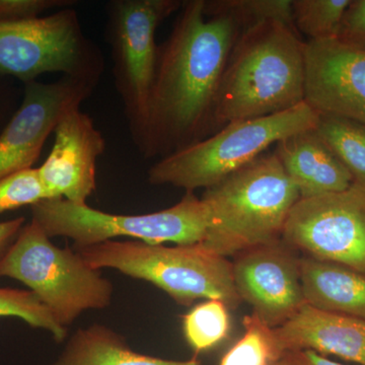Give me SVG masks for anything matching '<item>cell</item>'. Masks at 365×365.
Wrapping results in <instances>:
<instances>
[{
    "label": "cell",
    "mask_w": 365,
    "mask_h": 365,
    "mask_svg": "<svg viewBox=\"0 0 365 365\" xmlns=\"http://www.w3.org/2000/svg\"><path fill=\"white\" fill-rule=\"evenodd\" d=\"M158 47L148 128L140 153L165 158L213 133L216 98L242 31L230 16H207L204 0L182 1Z\"/></svg>",
    "instance_id": "6da1fadb"
},
{
    "label": "cell",
    "mask_w": 365,
    "mask_h": 365,
    "mask_svg": "<svg viewBox=\"0 0 365 365\" xmlns=\"http://www.w3.org/2000/svg\"><path fill=\"white\" fill-rule=\"evenodd\" d=\"M304 45L295 29L280 21H263L242 32L218 91L213 133L232 122L278 114L304 102Z\"/></svg>",
    "instance_id": "7a4b0ae2"
},
{
    "label": "cell",
    "mask_w": 365,
    "mask_h": 365,
    "mask_svg": "<svg viewBox=\"0 0 365 365\" xmlns=\"http://www.w3.org/2000/svg\"><path fill=\"white\" fill-rule=\"evenodd\" d=\"M299 198L275 153L261 155L205 190L210 225L201 245L227 258L279 241Z\"/></svg>",
    "instance_id": "3957f363"
},
{
    "label": "cell",
    "mask_w": 365,
    "mask_h": 365,
    "mask_svg": "<svg viewBox=\"0 0 365 365\" xmlns=\"http://www.w3.org/2000/svg\"><path fill=\"white\" fill-rule=\"evenodd\" d=\"M76 252L91 268H111L150 282L177 304L218 299L235 309L242 300L232 278V263L202 245H151L136 241H107Z\"/></svg>",
    "instance_id": "277c9868"
},
{
    "label": "cell",
    "mask_w": 365,
    "mask_h": 365,
    "mask_svg": "<svg viewBox=\"0 0 365 365\" xmlns=\"http://www.w3.org/2000/svg\"><path fill=\"white\" fill-rule=\"evenodd\" d=\"M319 114L302 102L292 109L232 122L202 140L160 158L148 170L153 185L194 192L209 189L263 155L273 144L314 130Z\"/></svg>",
    "instance_id": "5b68a950"
},
{
    "label": "cell",
    "mask_w": 365,
    "mask_h": 365,
    "mask_svg": "<svg viewBox=\"0 0 365 365\" xmlns=\"http://www.w3.org/2000/svg\"><path fill=\"white\" fill-rule=\"evenodd\" d=\"M0 277L24 283L58 325L67 328L83 312L111 304L113 284L73 250L55 246L37 222L24 225L0 260Z\"/></svg>",
    "instance_id": "8992f818"
},
{
    "label": "cell",
    "mask_w": 365,
    "mask_h": 365,
    "mask_svg": "<svg viewBox=\"0 0 365 365\" xmlns=\"http://www.w3.org/2000/svg\"><path fill=\"white\" fill-rule=\"evenodd\" d=\"M32 220L50 239H71L76 249L119 237L151 245L201 244L210 225L208 209L194 192H187L172 207L135 215H113L62 198L45 199L32 206Z\"/></svg>",
    "instance_id": "52a82bcc"
},
{
    "label": "cell",
    "mask_w": 365,
    "mask_h": 365,
    "mask_svg": "<svg viewBox=\"0 0 365 365\" xmlns=\"http://www.w3.org/2000/svg\"><path fill=\"white\" fill-rule=\"evenodd\" d=\"M182 4L181 0H110L106 4L105 39L111 52L115 86L139 153L145 140L158 64L160 45L155 34Z\"/></svg>",
    "instance_id": "ba28073f"
},
{
    "label": "cell",
    "mask_w": 365,
    "mask_h": 365,
    "mask_svg": "<svg viewBox=\"0 0 365 365\" xmlns=\"http://www.w3.org/2000/svg\"><path fill=\"white\" fill-rule=\"evenodd\" d=\"M105 69L100 48L86 35L72 7L35 20L0 23V74L24 85L44 73L98 83Z\"/></svg>",
    "instance_id": "9c48e42d"
},
{
    "label": "cell",
    "mask_w": 365,
    "mask_h": 365,
    "mask_svg": "<svg viewBox=\"0 0 365 365\" xmlns=\"http://www.w3.org/2000/svg\"><path fill=\"white\" fill-rule=\"evenodd\" d=\"M282 241L306 257L365 273V187L299 198L284 225Z\"/></svg>",
    "instance_id": "30bf717a"
},
{
    "label": "cell",
    "mask_w": 365,
    "mask_h": 365,
    "mask_svg": "<svg viewBox=\"0 0 365 365\" xmlns=\"http://www.w3.org/2000/svg\"><path fill=\"white\" fill-rule=\"evenodd\" d=\"M97 85L69 76L25 83L21 106L0 134V180L33 168L60 119L81 107Z\"/></svg>",
    "instance_id": "8fae6325"
},
{
    "label": "cell",
    "mask_w": 365,
    "mask_h": 365,
    "mask_svg": "<svg viewBox=\"0 0 365 365\" xmlns=\"http://www.w3.org/2000/svg\"><path fill=\"white\" fill-rule=\"evenodd\" d=\"M232 278L242 302L265 323L277 328L307 304L300 278V258L284 242L237 255Z\"/></svg>",
    "instance_id": "7c38bea8"
},
{
    "label": "cell",
    "mask_w": 365,
    "mask_h": 365,
    "mask_svg": "<svg viewBox=\"0 0 365 365\" xmlns=\"http://www.w3.org/2000/svg\"><path fill=\"white\" fill-rule=\"evenodd\" d=\"M304 102L319 114L365 125V49L336 39L304 45Z\"/></svg>",
    "instance_id": "4fadbf2b"
},
{
    "label": "cell",
    "mask_w": 365,
    "mask_h": 365,
    "mask_svg": "<svg viewBox=\"0 0 365 365\" xmlns=\"http://www.w3.org/2000/svg\"><path fill=\"white\" fill-rule=\"evenodd\" d=\"M53 133L52 150L37 168L48 199L85 204L97 188V163L105 151L104 137L81 107L66 113Z\"/></svg>",
    "instance_id": "5bb4252c"
},
{
    "label": "cell",
    "mask_w": 365,
    "mask_h": 365,
    "mask_svg": "<svg viewBox=\"0 0 365 365\" xmlns=\"http://www.w3.org/2000/svg\"><path fill=\"white\" fill-rule=\"evenodd\" d=\"M275 329L283 351L311 350L365 365V321L306 304Z\"/></svg>",
    "instance_id": "9a60e30c"
},
{
    "label": "cell",
    "mask_w": 365,
    "mask_h": 365,
    "mask_svg": "<svg viewBox=\"0 0 365 365\" xmlns=\"http://www.w3.org/2000/svg\"><path fill=\"white\" fill-rule=\"evenodd\" d=\"M275 155L300 198L339 193L354 180L314 130L295 134L276 144Z\"/></svg>",
    "instance_id": "2e32d148"
},
{
    "label": "cell",
    "mask_w": 365,
    "mask_h": 365,
    "mask_svg": "<svg viewBox=\"0 0 365 365\" xmlns=\"http://www.w3.org/2000/svg\"><path fill=\"white\" fill-rule=\"evenodd\" d=\"M299 267L307 304L365 321V273L309 257Z\"/></svg>",
    "instance_id": "e0dca14e"
},
{
    "label": "cell",
    "mask_w": 365,
    "mask_h": 365,
    "mask_svg": "<svg viewBox=\"0 0 365 365\" xmlns=\"http://www.w3.org/2000/svg\"><path fill=\"white\" fill-rule=\"evenodd\" d=\"M54 365H204L198 359L179 361L133 351L124 338L103 325L78 329Z\"/></svg>",
    "instance_id": "ac0fdd59"
},
{
    "label": "cell",
    "mask_w": 365,
    "mask_h": 365,
    "mask_svg": "<svg viewBox=\"0 0 365 365\" xmlns=\"http://www.w3.org/2000/svg\"><path fill=\"white\" fill-rule=\"evenodd\" d=\"M314 132L351 174L355 184L365 187V125L319 114Z\"/></svg>",
    "instance_id": "d6986e66"
},
{
    "label": "cell",
    "mask_w": 365,
    "mask_h": 365,
    "mask_svg": "<svg viewBox=\"0 0 365 365\" xmlns=\"http://www.w3.org/2000/svg\"><path fill=\"white\" fill-rule=\"evenodd\" d=\"M245 334L222 357L220 365H272L283 351L275 329L255 313L242 321Z\"/></svg>",
    "instance_id": "ffe728a7"
},
{
    "label": "cell",
    "mask_w": 365,
    "mask_h": 365,
    "mask_svg": "<svg viewBox=\"0 0 365 365\" xmlns=\"http://www.w3.org/2000/svg\"><path fill=\"white\" fill-rule=\"evenodd\" d=\"M204 11L210 16H230L242 32L267 21H280L295 29L292 0H204Z\"/></svg>",
    "instance_id": "44dd1931"
},
{
    "label": "cell",
    "mask_w": 365,
    "mask_h": 365,
    "mask_svg": "<svg viewBox=\"0 0 365 365\" xmlns=\"http://www.w3.org/2000/svg\"><path fill=\"white\" fill-rule=\"evenodd\" d=\"M351 0H292L297 32L309 41L336 39Z\"/></svg>",
    "instance_id": "7402d4cb"
},
{
    "label": "cell",
    "mask_w": 365,
    "mask_h": 365,
    "mask_svg": "<svg viewBox=\"0 0 365 365\" xmlns=\"http://www.w3.org/2000/svg\"><path fill=\"white\" fill-rule=\"evenodd\" d=\"M228 309L222 300L208 299L184 317L185 337L194 351H206L227 337L230 330Z\"/></svg>",
    "instance_id": "603a6c76"
},
{
    "label": "cell",
    "mask_w": 365,
    "mask_h": 365,
    "mask_svg": "<svg viewBox=\"0 0 365 365\" xmlns=\"http://www.w3.org/2000/svg\"><path fill=\"white\" fill-rule=\"evenodd\" d=\"M0 317H16L34 328L44 329L56 342L66 339V328L57 324L49 309L31 290L0 287Z\"/></svg>",
    "instance_id": "cb8c5ba5"
},
{
    "label": "cell",
    "mask_w": 365,
    "mask_h": 365,
    "mask_svg": "<svg viewBox=\"0 0 365 365\" xmlns=\"http://www.w3.org/2000/svg\"><path fill=\"white\" fill-rule=\"evenodd\" d=\"M48 199L37 168L20 170L0 180V215L33 206Z\"/></svg>",
    "instance_id": "d4e9b609"
},
{
    "label": "cell",
    "mask_w": 365,
    "mask_h": 365,
    "mask_svg": "<svg viewBox=\"0 0 365 365\" xmlns=\"http://www.w3.org/2000/svg\"><path fill=\"white\" fill-rule=\"evenodd\" d=\"M74 0H0V23H16L42 18L46 11L76 6Z\"/></svg>",
    "instance_id": "484cf974"
},
{
    "label": "cell",
    "mask_w": 365,
    "mask_h": 365,
    "mask_svg": "<svg viewBox=\"0 0 365 365\" xmlns=\"http://www.w3.org/2000/svg\"><path fill=\"white\" fill-rule=\"evenodd\" d=\"M338 39L365 49V0H351Z\"/></svg>",
    "instance_id": "4316f807"
},
{
    "label": "cell",
    "mask_w": 365,
    "mask_h": 365,
    "mask_svg": "<svg viewBox=\"0 0 365 365\" xmlns=\"http://www.w3.org/2000/svg\"><path fill=\"white\" fill-rule=\"evenodd\" d=\"M7 78L9 76L0 74V134L21 106L16 104V91L9 85Z\"/></svg>",
    "instance_id": "83f0119b"
},
{
    "label": "cell",
    "mask_w": 365,
    "mask_h": 365,
    "mask_svg": "<svg viewBox=\"0 0 365 365\" xmlns=\"http://www.w3.org/2000/svg\"><path fill=\"white\" fill-rule=\"evenodd\" d=\"M272 365H344L326 359L324 355L311 350H294L283 353Z\"/></svg>",
    "instance_id": "f1b7e54d"
},
{
    "label": "cell",
    "mask_w": 365,
    "mask_h": 365,
    "mask_svg": "<svg viewBox=\"0 0 365 365\" xmlns=\"http://www.w3.org/2000/svg\"><path fill=\"white\" fill-rule=\"evenodd\" d=\"M25 222L24 217L0 222V260L20 234Z\"/></svg>",
    "instance_id": "f546056e"
}]
</instances>
